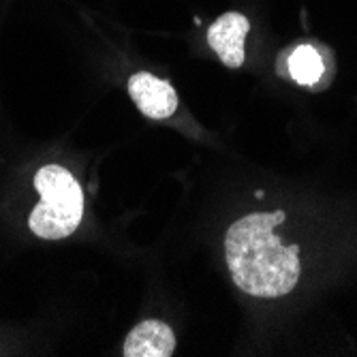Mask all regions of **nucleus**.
I'll return each instance as SVG.
<instances>
[{"mask_svg": "<svg viewBox=\"0 0 357 357\" xmlns=\"http://www.w3.org/2000/svg\"><path fill=\"white\" fill-rule=\"evenodd\" d=\"M284 212H255L236 220L225 238L234 282L255 298H282L300 280V246H284L276 227Z\"/></svg>", "mask_w": 357, "mask_h": 357, "instance_id": "obj_1", "label": "nucleus"}, {"mask_svg": "<svg viewBox=\"0 0 357 357\" xmlns=\"http://www.w3.org/2000/svg\"><path fill=\"white\" fill-rule=\"evenodd\" d=\"M41 204L30 212L28 225L43 240L69 238L82 222L84 192L79 182L60 165H45L35 176Z\"/></svg>", "mask_w": 357, "mask_h": 357, "instance_id": "obj_2", "label": "nucleus"}, {"mask_svg": "<svg viewBox=\"0 0 357 357\" xmlns=\"http://www.w3.org/2000/svg\"><path fill=\"white\" fill-rule=\"evenodd\" d=\"M128 94L148 118L163 120L178 109V94L174 86L152 73H135L128 79Z\"/></svg>", "mask_w": 357, "mask_h": 357, "instance_id": "obj_3", "label": "nucleus"}, {"mask_svg": "<svg viewBox=\"0 0 357 357\" xmlns=\"http://www.w3.org/2000/svg\"><path fill=\"white\" fill-rule=\"evenodd\" d=\"M250 30L248 20L242 13H225L208 28V43L229 69H240L244 64V39Z\"/></svg>", "mask_w": 357, "mask_h": 357, "instance_id": "obj_4", "label": "nucleus"}, {"mask_svg": "<svg viewBox=\"0 0 357 357\" xmlns=\"http://www.w3.org/2000/svg\"><path fill=\"white\" fill-rule=\"evenodd\" d=\"M176 349V336L163 321L146 319L126 336L124 357H169Z\"/></svg>", "mask_w": 357, "mask_h": 357, "instance_id": "obj_5", "label": "nucleus"}, {"mask_svg": "<svg viewBox=\"0 0 357 357\" xmlns=\"http://www.w3.org/2000/svg\"><path fill=\"white\" fill-rule=\"evenodd\" d=\"M326 62L312 45H298L289 56V75L300 86H312L321 79Z\"/></svg>", "mask_w": 357, "mask_h": 357, "instance_id": "obj_6", "label": "nucleus"}]
</instances>
